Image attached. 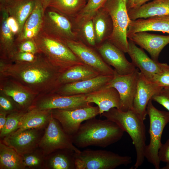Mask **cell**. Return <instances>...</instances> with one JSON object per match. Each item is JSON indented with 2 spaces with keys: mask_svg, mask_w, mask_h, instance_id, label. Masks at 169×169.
Returning <instances> with one entry per match:
<instances>
[{
  "mask_svg": "<svg viewBox=\"0 0 169 169\" xmlns=\"http://www.w3.org/2000/svg\"><path fill=\"white\" fill-rule=\"evenodd\" d=\"M114 76L99 74L85 80L62 84L53 93L64 95L87 94L105 86Z\"/></svg>",
  "mask_w": 169,
  "mask_h": 169,
  "instance_id": "e0dca14e",
  "label": "cell"
},
{
  "mask_svg": "<svg viewBox=\"0 0 169 169\" xmlns=\"http://www.w3.org/2000/svg\"><path fill=\"white\" fill-rule=\"evenodd\" d=\"M127 38L149 54L153 60L158 61L160 53L169 43V35H162L151 34L146 32H137Z\"/></svg>",
  "mask_w": 169,
  "mask_h": 169,
  "instance_id": "ffe728a7",
  "label": "cell"
},
{
  "mask_svg": "<svg viewBox=\"0 0 169 169\" xmlns=\"http://www.w3.org/2000/svg\"><path fill=\"white\" fill-rule=\"evenodd\" d=\"M161 72L155 74L151 81L155 83L162 87L169 86V65L161 63Z\"/></svg>",
  "mask_w": 169,
  "mask_h": 169,
  "instance_id": "74e56055",
  "label": "cell"
},
{
  "mask_svg": "<svg viewBox=\"0 0 169 169\" xmlns=\"http://www.w3.org/2000/svg\"><path fill=\"white\" fill-rule=\"evenodd\" d=\"M0 12V60L9 62L17 52L16 37L8 24V13L1 5Z\"/></svg>",
  "mask_w": 169,
  "mask_h": 169,
  "instance_id": "44dd1931",
  "label": "cell"
},
{
  "mask_svg": "<svg viewBox=\"0 0 169 169\" xmlns=\"http://www.w3.org/2000/svg\"><path fill=\"white\" fill-rule=\"evenodd\" d=\"M53 117L60 123L64 131L72 136L78 131L82 123L100 115L98 107L90 105L73 110L53 109Z\"/></svg>",
  "mask_w": 169,
  "mask_h": 169,
  "instance_id": "8fae6325",
  "label": "cell"
},
{
  "mask_svg": "<svg viewBox=\"0 0 169 169\" xmlns=\"http://www.w3.org/2000/svg\"><path fill=\"white\" fill-rule=\"evenodd\" d=\"M0 110L7 114L19 111H22L18 104L11 98L0 93Z\"/></svg>",
  "mask_w": 169,
  "mask_h": 169,
  "instance_id": "8d00e7d4",
  "label": "cell"
},
{
  "mask_svg": "<svg viewBox=\"0 0 169 169\" xmlns=\"http://www.w3.org/2000/svg\"><path fill=\"white\" fill-rule=\"evenodd\" d=\"M90 105L86 95H64L54 93L38 95L28 110H73Z\"/></svg>",
  "mask_w": 169,
  "mask_h": 169,
  "instance_id": "30bf717a",
  "label": "cell"
},
{
  "mask_svg": "<svg viewBox=\"0 0 169 169\" xmlns=\"http://www.w3.org/2000/svg\"><path fill=\"white\" fill-rule=\"evenodd\" d=\"M38 147L46 156L59 149H69L76 153L81 151L73 144L71 136L66 133L52 114Z\"/></svg>",
  "mask_w": 169,
  "mask_h": 169,
  "instance_id": "9c48e42d",
  "label": "cell"
},
{
  "mask_svg": "<svg viewBox=\"0 0 169 169\" xmlns=\"http://www.w3.org/2000/svg\"><path fill=\"white\" fill-rule=\"evenodd\" d=\"M44 11L41 0H36L21 32L15 38L16 44L27 39H34L41 31Z\"/></svg>",
  "mask_w": 169,
  "mask_h": 169,
  "instance_id": "603a6c76",
  "label": "cell"
},
{
  "mask_svg": "<svg viewBox=\"0 0 169 169\" xmlns=\"http://www.w3.org/2000/svg\"><path fill=\"white\" fill-rule=\"evenodd\" d=\"M116 123L131 137L136 154L134 165L136 169L143 164L146 141V129L143 120L132 110L123 111L113 108L100 115Z\"/></svg>",
  "mask_w": 169,
  "mask_h": 169,
  "instance_id": "3957f363",
  "label": "cell"
},
{
  "mask_svg": "<svg viewBox=\"0 0 169 169\" xmlns=\"http://www.w3.org/2000/svg\"><path fill=\"white\" fill-rule=\"evenodd\" d=\"M108 0H88L84 8L75 17L69 19L75 29L85 22L92 20L97 12L102 8Z\"/></svg>",
  "mask_w": 169,
  "mask_h": 169,
  "instance_id": "d6a6232c",
  "label": "cell"
},
{
  "mask_svg": "<svg viewBox=\"0 0 169 169\" xmlns=\"http://www.w3.org/2000/svg\"><path fill=\"white\" fill-rule=\"evenodd\" d=\"M100 74L92 68L85 64L74 66L63 72L58 79L59 86L62 84L89 79Z\"/></svg>",
  "mask_w": 169,
  "mask_h": 169,
  "instance_id": "f546056e",
  "label": "cell"
},
{
  "mask_svg": "<svg viewBox=\"0 0 169 169\" xmlns=\"http://www.w3.org/2000/svg\"><path fill=\"white\" fill-rule=\"evenodd\" d=\"M86 95V100L89 103H94L97 105L100 115L111 108L120 109V95L113 87L105 86Z\"/></svg>",
  "mask_w": 169,
  "mask_h": 169,
  "instance_id": "7402d4cb",
  "label": "cell"
},
{
  "mask_svg": "<svg viewBox=\"0 0 169 169\" xmlns=\"http://www.w3.org/2000/svg\"><path fill=\"white\" fill-rule=\"evenodd\" d=\"M22 156L0 140V169H26Z\"/></svg>",
  "mask_w": 169,
  "mask_h": 169,
  "instance_id": "1f68e13d",
  "label": "cell"
},
{
  "mask_svg": "<svg viewBox=\"0 0 169 169\" xmlns=\"http://www.w3.org/2000/svg\"><path fill=\"white\" fill-rule=\"evenodd\" d=\"M124 1H125V2L126 3V2H127V0H123Z\"/></svg>",
  "mask_w": 169,
  "mask_h": 169,
  "instance_id": "c3c4849f",
  "label": "cell"
},
{
  "mask_svg": "<svg viewBox=\"0 0 169 169\" xmlns=\"http://www.w3.org/2000/svg\"><path fill=\"white\" fill-rule=\"evenodd\" d=\"M92 20L96 47L107 40L111 36L113 31L112 22L110 15L103 7L97 12Z\"/></svg>",
  "mask_w": 169,
  "mask_h": 169,
  "instance_id": "83f0119b",
  "label": "cell"
},
{
  "mask_svg": "<svg viewBox=\"0 0 169 169\" xmlns=\"http://www.w3.org/2000/svg\"><path fill=\"white\" fill-rule=\"evenodd\" d=\"M131 20L159 16H169V0H154L128 11Z\"/></svg>",
  "mask_w": 169,
  "mask_h": 169,
  "instance_id": "d4e9b609",
  "label": "cell"
},
{
  "mask_svg": "<svg viewBox=\"0 0 169 169\" xmlns=\"http://www.w3.org/2000/svg\"><path fill=\"white\" fill-rule=\"evenodd\" d=\"M75 152L67 149L53 152L47 156L45 169H75Z\"/></svg>",
  "mask_w": 169,
  "mask_h": 169,
  "instance_id": "f1b7e54d",
  "label": "cell"
},
{
  "mask_svg": "<svg viewBox=\"0 0 169 169\" xmlns=\"http://www.w3.org/2000/svg\"><path fill=\"white\" fill-rule=\"evenodd\" d=\"M127 53L131 62L140 70L141 74L148 80L151 81L153 76L161 71V63L150 58L142 48L137 47L132 40H128Z\"/></svg>",
  "mask_w": 169,
  "mask_h": 169,
  "instance_id": "d6986e66",
  "label": "cell"
},
{
  "mask_svg": "<svg viewBox=\"0 0 169 169\" xmlns=\"http://www.w3.org/2000/svg\"><path fill=\"white\" fill-rule=\"evenodd\" d=\"M84 64L92 68L100 74L114 75L115 70L103 60L98 52L80 40L64 43Z\"/></svg>",
  "mask_w": 169,
  "mask_h": 169,
  "instance_id": "4fadbf2b",
  "label": "cell"
},
{
  "mask_svg": "<svg viewBox=\"0 0 169 169\" xmlns=\"http://www.w3.org/2000/svg\"><path fill=\"white\" fill-rule=\"evenodd\" d=\"M124 132L113 121L94 117L82 123L71 138L73 144L77 147L95 146L105 148L120 140Z\"/></svg>",
  "mask_w": 169,
  "mask_h": 169,
  "instance_id": "7a4b0ae2",
  "label": "cell"
},
{
  "mask_svg": "<svg viewBox=\"0 0 169 169\" xmlns=\"http://www.w3.org/2000/svg\"><path fill=\"white\" fill-rule=\"evenodd\" d=\"M78 33L79 38L83 42L92 47H95V36L92 20L85 22L76 30Z\"/></svg>",
  "mask_w": 169,
  "mask_h": 169,
  "instance_id": "d590c367",
  "label": "cell"
},
{
  "mask_svg": "<svg viewBox=\"0 0 169 169\" xmlns=\"http://www.w3.org/2000/svg\"><path fill=\"white\" fill-rule=\"evenodd\" d=\"M95 48L104 61L113 67L118 74H128L136 70L132 63L126 59L125 53L108 41H105Z\"/></svg>",
  "mask_w": 169,
  "mask_h": 169,
  "instance_id": "9a60e30c",
  "label": "cell"
},
{
  "mask_svg": "<svg viewBox=\"0 0 169 169\" xmlns=\"http://www.w3.org/2000/svg\"><path fill=\"white\" fill-rule=\"evenodd\" d=\"M139 69L128 74L121 75L115 70L112 79L106 85V87H112L118 91L120 97L119 109L126 111L132 110L136 95L139 72Z\"/></svg>",
  "mask_w": 169,
  "mask_h": 169,
  "instance_id": "7c38bea8",
  "label": "cell"
},
{
  "mask_svg": "<svg viewBox=\"0 0 169 169\" xmlns=\"http://www.w3.org/2000/svg\"><path fill=\"white\" fill-rule=\"evenodd\" d=\"M34 40L39 53L61 73L75 65L84 64L64 43L41 31Z\"/></svg>",
  "mask_w": 169,
  "mask_h": 169,
  "instance_id": "277c9868",
  "label": "cell"
},
{
  "mask_svg": "<svg viewBox=\"0 0 169 169\" xmlns=\"http://www.w3.org/2000/svg\"><path fill=\"white\" fill-rule=\"evenodd\" d=\"M135 0H127L126 6L127 11L133 8Z\"/></svg>",
  "mask_w": 169,
  "mask_h": 169,
  "instance_id": "bcb514c9",
  "label": "cell"
},
{
  "mask_svg": "<svg viewBox=\"0 0 169 169\" xmlns=\"http://www.w3.org/2000/svg\"><path fill=\"white\" fill-rule=\"evenodd\" d=\"M158 156L160 161L169 163V138L165 143L162 144L158 151Z\"/></svg>",
  "mask_w": 169,
  "mask_h": 169,
  "instance_id": "b9f144b4",
  "label": "cell"
},
{
  "mask_svg": "<svg viewBox=\"0 0 169 169\" xmlns=\"http://www.w3.org/2000/svg\"><path fill=\"white\" fill-rule=\"evenodd\" d=\"M131 162L130 156L105 150L87 149L75 153V169H114Z\"/></svg>",
  "mask_w": 169,
  "mask_h": 169,
  "instance_id": "8992f818",
  "label": "cell"
},
{
  "mask_svg": "<svg viewBox=\"0 0 169 169\" xmlns=\"http://www.w3.org/2000/svg\"><path fill=\"white\" fill-rule=\"evenodd\" d=\"M17 52H24L36 54L39 51L34 39L26 40L16 43Z\"/></svg>",
  "mask_w": 169,
  "mask_h": 169,
  "instance_id": "ab89813d",
  "label": "cell"
},
{
  "mask_svg": "<svg viewBox=\"0 0 169 169\" xmlns=\"http://www.w3.org/2000/svg\"><path fill=\"white\" fill-rule=\"evenodd\" d=\"M41 31L64 43L79 40L78 33L69 18L51 8H47L44 11Z\"/></svg>",
  "mask_w": 169,
  "mask_h": 169,
  "instance_id": "ba28073f",
  "label": "cell"
},
{
  "mask_svg": "<svg viewBox=\"0 0 169 169\" xmlns=\"http://www.w3.org/2000/svg\"><path fill=\"white\" fill-rule=\"evenodd\" d=\"M151 99L162 105L169 112V86L163 87L152 96Z\"/></svg>",
  "mask_w": 169,
  "mask_h": 169,
  "instance_id": "f35d334b",
  "label": "cell"
},
{
  "mask_svg": "<svg viewBox=\"0 0 169 169\" xmlns=\"http://www.w3.org/2000/svg\"><path fill=\"white\" fill-rule=\"evenodd\" d=\"M31 62L0 60V77L14 80L38 95L54 92L59 87L61 73L41 53Z\"/></svg>",
  "mask_w": 169,
  "mask_h": 169,
  "instance_id": "6da1fadb",
  "label": "cell"
},
{
  "mask_svg": "<svg viewBox=\"0 0 169 169\" xmlns=\"http://www.w3.org/2000/svg\"><path fill=\"white\" fill-rule=\"evenodd\" d=\"M45 129L26 130L19 133L12 134L0 140L23 156L33 151L38 147Z\"/></svg>",
  "mask_w": 169,
  "mask_h": 169,
  "instance_id": "5bb4252c",
  "label": "cell"
},
{
  "mask_svg": "<svg viewBox=\"0 0 169 169\" xmlns=\"http://www.w3.org/2000/svg\"><path fill=\"white\" fill-rule=\"evenodd\" d=\"M163 87L148 80L139 72L132 110L143 120L146 119L147 115L146 107L148 102Z\"/></svg>",
  "mask_w": 169,
  "mask_h": 169,
  "instance_id": "ac0fdd59",
  "label": "cell"
},
{
  "mask_svg": "<svg viewBox=\"0 0 169 169\" xmlns=\"http://www.w3.org/2000/svg\"><path fill=\"white\" fill-rule=\"evenodd\" d=\"M7 23L9 27L16 38L20 32L19 27L17 22L14 18L9 16L7 19Z\"/></svg>",
  "mask_w": 169,
  "mask_h": 169,
  "instance_id": "7bdbcfd3",
  "label": "cell"
},
{
  "mask_svg": "<svg viewBox=\"0 0 169 169\" xmlns=\"http://www.w3.org/2000/svg\"><path fill=\"white\" fill-rule=\"evenodd\" d=\"M7 115L6 112L0 110V131H1L6 123Z\"/></svg>",
  "mask_w": 169,
  "mask_h": 169,
  "instance_id": "ee69618b",
  "label": "cell"
},
{
  "mask_svg": "<svg viewBox=\"0 0 169 169\" xmlns=\"http://www.w3.org/2000/svg\"><path fill=\"white\" fill-rule=\"evenodd\" d=\"M148 31H160L169 34V16L130 19L127 29V37L137 32Z\"/></svg>",
  "mask_w": 169,
  "mask_h": 169,
  "instance_id": "cb8c5ba5",
  "label": "cell"
},
{
  "mask_svg": "<svg viewBox=\"0 0 169 169\" xmlns=\"http://www.w3.org/2000/svg\"><path fill=\"white\" fill-rule=\"evenodd\" d=\"M22 156L27 169H45L47 156L39 147Z\"/></svg>",
  "mask_w": 169,
  "mask_h": 169,
  "instance_id": "836d02e7",
  "label": "cell"
},
{
  "mask_svg": "<svg viewBox=\"0 0 169 169\" xmlns=\"http://www.w3.org/2000/svg\"><path fill=\"white\" fill-rule=\"evenodd\" d=\"M146 113L149 118L150 140L145 148V157L156 169H159L161 161L158 152L162 144L161 138L163 131L169 123V112L157 109L153 105L151 99L147 106Z\"/></svg>",
  "mask_w": 169,
  "mask_h": 169,
  "instance_id": "5b68a950",
  "label": "cell"
},
{
  "mask_svg": "<svg viewBox=\"0 0 169 169\" xmlns=\"http://www.w3.org/2000/svg\"><path fill=\"white\" fill-rule=\"evenodd\" d=\"M36 1L0 0V5L4 8L9 16L14 18L17 22L20 29L19 34L25 21L32 13Z\"/></svg>",
  "mask_w": 169,
  "mask_h": 169,
  "instance_id": "484cf974",
  "label": "cell"
},
{
  "mask_svg": "<svg viewBox=\"0 0 169 169\" xmlns=\"http://www.w3.org/2000/svg\"><path fill=\"white\" fill-rule=\"evenodd\" d=\"M26 111H16L7 115L6 123L0 131V139L7 137L17 130L19 122Z\"/></svg>",
  "mask_w": 169,
  "mask_h": 169,
  "instance_id": "e575fe53",
  "label": "cell"
},
{
  "mask_svg": "<svg viewBox=\"0 0 169 169\" xmlns=\"http://www.w3.org/2000/svg\"><path fill=\"white\" fill-rule=\"evenodd\" d=\"M103 7L110 15L113 24L112 33L107 41L127 53L129 48L127 31L130 19L126 3L123 0H108Z\"/></svg>",
  "mask_w": 169,
  "mask_h": 169,
  "instance_id": "52a82bcc",
  "label": "cell"
},
{
  "mask_svg": "<svg viewBox=\"0 0 169 169\" xmlns=\"http://www.w3.org/2000/svg\"><path fill=\"white\" fill-rule=\"evenodd\" d=\"M88 0H41L44 9L52 8L69 18L75 17Z\"/></svg>",
  "mask_w": 169,
  "mask_h": 169,
  "instance_id": "4dcf8cb0",
  "label": "cell"
},
{
  "mask_svg": "<svg viewBox=\"0 0 169 169\" xmlns=\"http://www.w3.org/2000/svg\"><path fill=\"white\" fill-rule=\"evenodd\" d=\"M37 54L24 52H17L11 61L8 62H31L35 60L37 57Z\"/></svg>",
  "mask_w": 169,
  "mask_h": 169,
  "instance_id": "60d3db41",
  "label": "cell"
},
{
  "mask_svg": "<svg viewBox=\"0 0 169 169\" xmlns=\"http://www.w3.org/2000/svg\"><path fill=\"white\" fill-rule=\"evenodd\" d=\"M161 169H169V163H166V166L161 168Z\"/></svg>",
  "mask_w": 169,
  "mask_h": 169,
  "instance_id": "7dc6e473",
  "label": "cell"
},
{
  "mask_svg": "<svg viewBox=\"0 0 169 169\" xmlns=\"http://www.w3.org/2000/svg\"><path fill=\"white\" fill-rule=\"evenodd\" d=\"M0 92L11 98L21 110L27 111L38 95L17 81L0 77Z\"/></svg>",
  "mask_w": 169,
  "mask_h": 169,
  "instance_id": "2e32d148",
  "label": "cell"
},
{
  "mask_svg": "<svg viewBox=\"0 0 169 169\" xmlns=\"http://www.w3.org/2000/svg\"><path fill=\"white\" fill-rule=\"evenodd\" d=\"M150 0H135L134 5L132 8H138Z\"/></svg>",
  "mask_w": 169,
  "mask_h": 169,
  "instance_id": "f6af8a7d",
  "label": "cell"
},
{
  "mask_svg": "<svg viewBox=\"0 0 169 169\" xmlns=\"http://www.w3.org/2000/svg\"><path fill=\"white\" fill-rule=\"evenodd\" d=\"M51 116V110H28L22 117L16 130L12 134L31 129L45 128Z\"/></svg>",
  "mask_w": 169,
  "mask_h": 169,
  "instance_id": "4316f807",
  "label": "cell"
}]
</instances>
